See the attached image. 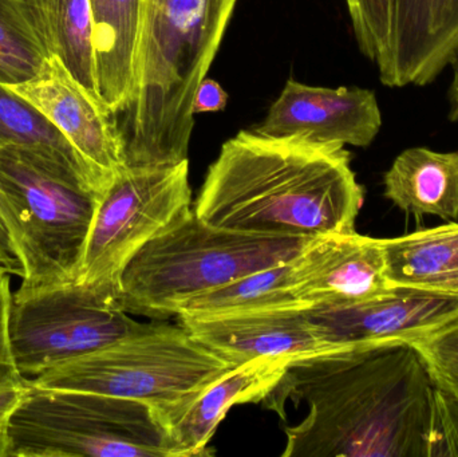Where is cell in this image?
Segmentation results:
<instances>
[{"label":"cell","instance_id":"6da1fadb","mask_svg":"<svg viewBox=\"0 0 458 457\" xmlns=\"http://www.w3.org/2000/svg\"><path fill=\"white\" fill-rule=\"evenodd\" d=\"M436 391L421 353L386 341L291 362L260 404L283 419L288 402L309 407L283 457H433Z\"/></svg>","mask_w":458,"mask_h":457},{"label":"cell","instance_id":"7a4b0ae2","mask_svg":"<svg viewBox=\"0 0 458 457\" xmlns=\"http://www.w3.org/2000/svg\"><path fill=\"white\" fill-rule=\"evenodd\" d=\"M362 204L344 145L244 131L223 145L193 211L222 230L317 238L355 233Z\"/></svg>","mask_w":458,"mask_h":457},{"label":"cell","instance_id":"3957f363","mask_svg":"<svg viewBox=\"0 0 458 457\" xmlns=\"http://www.w3.org/2000/svg\"><path fill=\"white\" fill-rule=\"evenodd\" d=\"M237 0H142L131 96L112 115L123 168L188 160L193 99L219 51Z\"/></svg>","mask_w":458,"mask_h":457},{"label":"cell","instance_id":"277c9868","mask_svg":"<svg viewBox=\"0 0 458 457\" xmlns=\"http://www.w3.org/2000/svg\"><path fill=\"white\" fill-rule=\"evenodd\" d=\"M311 239L222 230L191 211L129 260L118 284V305L150 318L177 316L198 295L291 262Z\"/></svg>","mask_w":458,"mask_h":457},{"label":"cell","instance_id":"5b68a950","mask_svg":"<svg viewBox=\"0 0 458 457\" xmlns=\"http://www.w3.org/2000/svg\"><path fill=\"white\" fill-rule=\"evenodd\" d=\"M102 192L80 171L0 149V198L24 265L21 287L75 284Z\"/></svg>","mask_w":458,"mask_h":457},{"label":"cell","instance_id":"8992f818","mask_svg":"<svg viewBox=\"0 0 458 457\" xmlns=\"http://www.w3.org/2000/svg\"><path fill=\"white\" fill-rule=\"evenodd\" d=\"M3 457H174L152 405L27 384L4 424Z\"/></svg>","mask_w":458,"mask_h":457},{"label":"cell","instance_id":"52a82bcc","mask_svg":"<svg viewBox=\"0 0 458 457\" xmlns=\"http://www.w3.org/2000/svg\"><path fill=\"white\" fill-rule=\"evenodd\" d=\"M233 368L182 325L150 322L106 348L37 376L30 384L137 400L157 410L165 424Z\"/></svg>","mask_w":458,"mask_h":457},{"label":"cell","instance_id":"ba28073f","mask_svg":"<svg viewBox=\"0 0 458 457\" xmlns=\"http://www.w3.org/2000/svg\"><path fill=\"white\" fill-rule=\"evenodd\" d=\"M190 161L160 168H123L97 207L75 284L117 300L121 274L148 241L190 214Z\"/></svg>","mask_w":458,"mask_h":457},{"label":"cell","instance_id":"9c48e42d","mask_svg":"<svg viewBox=\"0 0 458 457\" xmlns=\"http://www.w3.org/2000/svg\"><path fill=\"white\" fill-rule=\"evenodd\" d=\"M147 325L131 318L114 298L80 284L21 286L8 310L11 353L26 378L106 348Z\"/></svg>","mask_w":458,"mask_h":457},{"label":"cell","instance_id":"30bf717a","mask_svg":"<svg viewBox=\"0 0 458 457\" xmlns=\"http://www.w3.org/2000/svg\"><path fill=\"white\" fill-rule=\"evenodd\" d=\"M11 90L37 106L74 148L101 192L123 168V148L112 114L56 56L31 80Z\"/></svg>","mask_w":458,"mask_h":457},{"label":"cell","instance_id":"8fae6325","mask_svg":"<svg viewBox=\"0 0 458 457\" xmlns=\"http://www.w3.org/2000/svg\"><path fill=\"white\" fill-rule=\"evenodd\" d=\"M177 319L199 343L233 367L268 357L296 361L347 348L334 343L304 306Z\"/></svg>","mask_w":458,"mask_h":457},{"label":"cell","instance_id":"7c38bea8","mask_svg":"<svg viewBox=\"0 0 458 457\" xmlns=\"http://www.w3.org/2000/svg\"><path fill=\"white\" fill-rule=\"evenodd\" d=\"M382 126L374 91L318 88L288 80L268 114L252 131L264 137H296L318 144L369 147Z\"/></svg>","mask_w":458,"mask_h":457},{"label":"cell","instance_id":"4fadbf2b","mask_svg":"<svg viewBox=\"0 0 458 457\" xmlns=\"http://www.w3.org/2000/svg\"><path fill=\"white\" fill-rule=\"evenodd\" d=\"M293 292L301 305L344 306L393 289L382 239L352 233L317 236L291 260Z\"/></svg>","mask_w":458,"mask_h":457},{"label":"cell","instance_id":"5bb4252c","mask_svg":"<svg viewBox=\"0 0 458 457\" xmlns=\"http://www.w3.org/2000/svg\"><path fill=\"white\" fill-rule=\"evenodd\" d=\"M339 346L411 341L458 322V297L394 286L373 300L344 306L307 309Z\"/></svg>","mask_w":458,"mask_h":457},{"label":"cell","instance_id":"9a60e30c","mask_svg":"<svg viewBox=\"0 0 458 457\" xmlns=\"http://www.w3.org/2000/svg\"><path fill=\"white\" fill-rule=\"evenodd\" d=\"M293 361L284 357L252 360L206 386L182 410L166 419L174 457L212 455L209 442L228 410L239 404H260Z\"/></svg>","mask_w":458,"mask_h":457},{"label":"cell","instance_id":"2e32d148","mask_svg":"<svg viewBox=\"0 0 458 457\" xmlns=\"http://www.w3.org/2000/svg\"><path fill=\"white\" fill-rule=\"evenodd\" d=\"M93 21L97 91L115 114L131 96L141 38L142 0H89Z\"/></svg>","mask_w":458,"mask_h":457},{"label":"cell","instance_id":"e0dca14e","mask_svg":"<svg viewBox=\"0 0 458 457\" xmlns=\"http://www.w3.org/2000/svg\"><path fill=\"white\" fill-rule=\"evenodd\" d=\"M385 196L406 214L458 219V152L409 148L385 173Z\"/></svg>","mask_w":458,"mask_h":457},{"label":"cell","instance_id":"ac0fdd59","mask_svg":"<svg viewBox=\"0 0 458 457\" xmlns=\"http://www.w3.org/2000/svg\"><path fill=\"white\" fill-rule=\"evenodd\" d=\"M393 286L458 297V223L382 239Z\"/></svg>","mask_w":458,"mask_h":457},{"label":"cell","instance_id":"d6986e66","mask_svg":"<svg viewBox=\"0 0 458 457\" xmlns=\"http://www.w3.org/2000/svg\"><path fill=\"white\" fill-rule=\"evenodd\" d=\"M30 18L48 56L99 98L94 63L93 21L89 0H26Z\"/></svg>","mask_w":458,"mask_h":457},{"label":"cell","instance_id":"ffe728a7","mask_svg":"<svg viewBox=\"0 0 458 457\" xmlns=\"http://www.w3.org/2000/svg\"><path fill=\"white\" fill-rule=\"evenodd\" d=\"M291 306L303 305L293 294L291 262H287L198 295L188 300L177 316H222Z\"/></svg>","mask_w":458,"mask_h":457},{"label":"cell","instance_id":"44dd1931","mask_svg":"<svg viewBox=\"0 0 458 457\" xmlns=\"http://www.w3.org/2000/svg\"><path fill=\"white\" fill-rule=\"evenodd\" d=\"M5 147L39 153L80 171L96 185L90 172L56 126L31 102L0 83V149Z\"/></svg>","mask_w":458,"mask_h":457},{"label":"cell","instance_id":"7402d4cb","mask_svg":"<svg viewBox=\"0 0 458 457\" xmlns=\"http://www.w3.org/2000/svg\"><path fill=\"white\" fill-rule=\"evenodd\" d=\"M47 58L26 0H0V83L11 86L31 80Z\"/></svg>","mask_w":458,"mask_h":457},{"label":"cell","instance_id":"603a6c76","mask_svg":"<svg viewBox=\"0 0 458 457\" xmlns=\"http://www.w3.org/2000/svg\"><path fill=\"white\" fill-rule=\"evenodd\" d=\"M360 51L377 66L386 55L392 0H346Z\"/></svg>","mask_w":458,"mask_h":457},{"label":"cell","instance_id":"cb8c5ba5","mask_svg":"<svg viewBox=\"0 0 458 457\" xmlns=\"http://www.w3.org/2000/svg\"><path fill=\"white\" fill-rule=\"evenodd\" d=\"M411 343L429 365L436 384L458 397V322Z\"/></svg>","mask_w":458,"mask_h":457},{"label":"cell","instance_id":"d4e9b609","mask_svg":"<svg viewBox=\"0 0 458 457\" xmlns=\"http://www.w3.org/2000/svg\"><path fill=\"white\" fill-rule=\"evenodd\" d=\"M392 10L420 26L458 29V0H392Z\"/></svg>","mask_w":458,"mask_h":457},{"label":"cell","instance_id":"484cf974","mask_svg":"<svg viewBox=\"0 0 458 457\" xmlns=\"http://www.w3.org/2000/svg\"><path fill=\"white\" fill-rule=\"evenodd\" d=\"M458 456V397L437 385L433 457Z\"/></svg>","mask_w":458,"mask_h":457},{"label":"cell","instance_id":"4316f807","mask_svg":"<svg viewBox=\"0 0 458 457\" xmlns=\"http://www.w3.org/2000/svg\"><path fill=\"white\" fill-rule=\"evenodd\" d=\"M11 297L10 274L0 271V388L8 386H23L29 378L23 377L16 369L11 353L10 338H8V310Z\"/></svg>","mask_w":458,"mask_h":457},{"label":"cell","instance_id":"83f0119b","mask_svg":"<svg viewBox=\"0 0 458 457\" xmlns=\"http://www.w3.org/2000/svg\"><path fill=\"white\" fill-rule=\"evenodd\" d=\"M0 270L23 279L24 265L10 220L0 198Z\"/></svg>","mask_w":458,"mask_h":457},{"label":"cell","instance_id":"f1b7e54d","mask_svg":"<svg viewBox=\"0 0 458 457\" xmlns=\"http://www.w3.org/2000/svg\"><path fill=\"white\" fill-rule=\"evenodd\" d=\"M228 102V94L216 80L204 78L193 99V114L222 112Z\"/></svg>","mask_w":458,"mask_h":457},{"label":"cell","instance_id":"f546056e","mask_svg":"<svg viewBox=\"0 0 458 457\" xmlns=\"http://www.w3.org/2000/svg\"><path fill=\"white\" fill-rule=\"evenodd\" d=\"M26 385L0 388V426H4L8 416L11 415L13 408L18 405L19 400H21Z\"/></svg>","mask_w":458,"mask_h":457},{"label":"cell","instance_id":"4dcf8cb0","mask_svg":"<svg viewBox=\"0 0 458 457\" xmlns=\"http://www.w3.org/2000/svg\"><path fill=\"white\" fill-rule=\"evenodd\" d=\"M451 63L454 64V82H452L451 93H449V98H451V120L458 121V47L454 51Z\"/></svg>","mask_w":458,"mask_h":457},{"label":"cell","instance_id":"1f68e13d","mask_svg":"<svg viewBox=\"0 0 458 457\" xmlns=\"http://www.w3.org/2000/svg\"><path fill=\"white\" fill-rule=\"evenodd\" d=\"M4 426H0V457L4 456Z\"/></svg>","mask_w":458,"mask_h":457},{"label":"cell","instance_id":"d6a6232c","mask_svg":"<svg viewBox=\"0 0 458 457\" xmlns=\"http://www.w3.org/2000/svg\"><path fill=\"white\" fill-rule=\"evenodd\" d=\"M0 271H2V270H0ZM3 273H4V271H3Z\"/></svg>","mask_w":458,"mask_h":457}]
</instances>
